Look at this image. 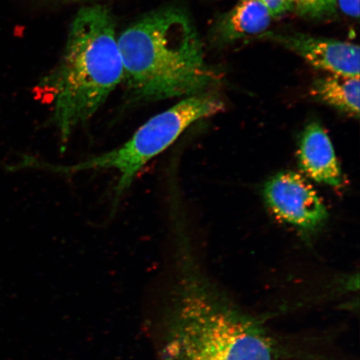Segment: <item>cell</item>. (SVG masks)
<instances>
[{
  "mask_svg": "<svg viewBox=\"0 0 360 360\" xmlns=\"http://www.w3.org/2000/svg\"><path fill=\"white\" fill-rule=\"evenodd\" d=\"M222 98L213 90L184 98L169 109L143 123L132 136L112 150L71 165H56L38 160L35 168L58 174L112 170L118 175L112 210L125 195L141 171L167 150L193 124L224 110Z\"/></svg>",
  "mask_w": 360,
  "mask_h": 360,
  "instance_id": "obj_4",
  "label": "cell"
},
{
  "mask_svg": "<svg viewBox=\"0 0 360 360\" xmlns=\"http://www.w3.org/2000/svg\"><path fill=\"white\" fill-rule=\"evenodd\" d=\"M311 96L319 101L350 116H359V77L328 75L314 81Z\"/></svg>",
  "mask_w": 360,
  "mask_h": 360,
  "instance_id": "obj_9",
  "label": "cell"
},
{
  "mask_svg": "<svg viewBox=\"0 0 360 360\" xmlns=\"http://www.w3.org/2000/svg\"><path fill=\"white\" fill-rule=\"evenodd\" d=\"M294 6L300 15L321 19L336 11L337 0H295Z\"/></svg>",
  "mask_w": 360,
  "mask_h": 360,
  "instance_id": "obj_10",
  "label": "cell"
},
{
  "mask_svg": "<svg viewBox=\"0 0 360 360\" xmlns=\"http://www.w3.org/2000/svg\"><path fill=\"white\" fill-rule=\"evenodd\" d=\"M124 79L133 100L153 102L212 90L221 75L207 63L186 11L165 7L148 13L118 36Z\"/></svg>",
  "mask_w": 360,
  "mask_h": 360,
  "instance_id": "obj_2",
  "label": "cell"
},
{
  "mask_svg": "<svg viewBox=\"0 0 360 360\" xmlns=\"http://www.w3.org/2000/svg\"><path fill=\"white\" fill-rule=\"evenodd\" d=\"M264 195L274 215L301 231H317L328 219L326 207L311 184L290 171L270 179Z\"/></svg>",
  "mask_w": 360,
  "mask_h": 360,
  "instance_id": "obj_5",
  "label": "cell"
},
{
  "mask_svg": "<svg viewBox=\"0 0 360 360\" xmlns=\"http://www.w3.org/2000/svg\"><path fill=\"white\" fill-rule=\"evenodd\" d=\"M274 18L259 0H240L225 13L214 27L216 39L232 43L248 36L266 32Z\"/></svg>",
  "mask_w": 360,
  "mask_h": 360,
  "instance_id": "obj_8",
  "label": "cell"
},
{
  "mask_svg": "<svg viewBox=\"0 0 360 360\" xmlns=\"http://www.w3.org/2000/svg\"><path fill=\"white\" fill-rule=\"evenodd\" d=\"M123 79L111 13L102 6L81 8L72 22L60 65L44 79L63 145L96 115Z\"/></svg>",
  "mask_w": 360,
  "mask_h": 360,
  "instance_id": "obj_3",
  "label": "cell"
},
{
  "mask_svg": "<svg viewBox=\"0 0 360 360\" xmlns=\"http://www.w3.org/2000/svg\"><path fill=\"white\" fill-rule=\"evenodd\" d=\"M259 39L289 49L316 69L330 75L359 77V45L303 34L264 32Z\"/></svg>",
  "mask_w": 360,
  "mask_h": 360,
  "instance_id": "obj_6",
  "label": "cell"
},
{
  "mask_svg": "<svg viewBox=\"0 0 360 360\" xmlns=\"http://www.w3.org/2000/svg\"><path fill=\"white\" fill-rule=\"evenodd\" d=\"M268 8L273 18L280 17L292 10L295 0H259Z\"/></svg>",
  "mask_w": 360,
  "mask_h": 360,
  "instance_id": "obj_11",
  "label": "cell"
},
{
  "mask_svg": "<svg viewBox=\"0 0 360 360\" xmlns=\"http://www.w3.org/2000/svg\"><path fill=\"white\" fill-rule=\"evenodd\" d=\"M339 7L345 15L358 20L359 17V0H337Z\"/></svg>",
  "mask_w": 360,
  "mask_h": 360,
  "instance_id": "obj_12",
  "label": "cell"
},
{
  "mask_svg": "<svg viewBox=\"0 0 360 360\" xmlns=\"http://www.w3.org/2000/svg\"><path fill=\"white\" fill-rule=\"evenodd\" d=\"M174 229L179 281L165 360H274V344L262 323L207 276L181 225Z\"/></svg>",
  "mask_w": 360,
  "mask_h": 360,
  "instance_id": "obj_1",
  "label": "cell"
},
{
  "mask_svg": "<svg viewBox=\"0 0 360 360\" xmlns=\"http://www.w3.org/2000/svg\"><path fill=\"white\" fill-rule=\"evenodd\" d=\"M299 161L304 172L318 183L339 187L343 175L330 137L317 122L306 126L301 135Z\"/></svg>",
  "mask_w": 360,
  "mask_h": 360,
  "instance_id": "obj_7",
  "label": "cell"
}]
</instances>
